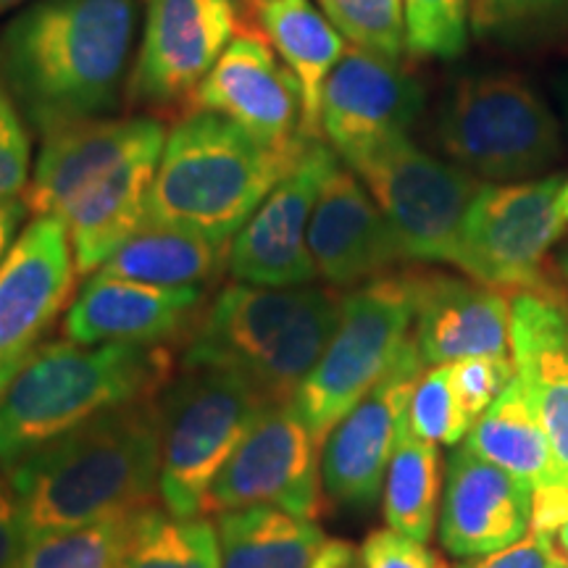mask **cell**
Wrapping results in <instances>:
<instances>
[{"label": "cell", "instance_id": "6da1fadb", "mask_svg": "<svg viewBox=\"0 0 568 568\" xmlns=\"http://www.w3.org/2000/svg\"><path fill=\"white\" fill-rule=\"evenodd\" d=\"M163 142L166 132L151 116H101L45 132L21 201L34 216L61 219L80 276L98 272L145 224Z\"/></svg>", "mask_w": 568, "mask_h": 568}, {"label": "cell", "instance_id": "7a4b0ae2", "mask_svg": "<svg viewBox=\"0 0 568 568\" xmlns=\"http://www.w3.org/2000/svg\"><path fill=\"white\" fill-rule=\"evenodd\" d=\"M6 468L30 539L151 508L161 497V397L103 410Z\"/></svg>", "mask_w": 568, "mask_h": 568}, {"label": "cell", "instance_id": "3957f363", "mask_svg": "<svg viewBox=\"0 0 568 568\" xmlns=\"http://www.w3.org/2000/svg\"><path fill=\"white\" fill-rule=\"evenodd\" d=\"M138 0H38L0 34L6 80L42 132L116 109Z\"/></svg>", "mask_w": 568, "mask_h": 568}, {"label": "cell", "instance_id": "277c9868", "mask_svg": "<svg viewBox=\"0 0 568 568\" xmlns=\"http://www.w3.org/2000/svg\"><path fill=\"white\" fill-rule=\"evenodd\" d=\"M174 372L166 345H34L0 403V464L11 466L103 410L159 397Z\"/></svg>", "mask_w": 568, "mask_h": 568}, {"label": "cell", "instance_id": "5b68a950", "mask_svg": "<svg viewBox=\"0 0 568 568\" xmlns=\"http://www.w3.org/2000/svg\"><path fill=\"white\" fill-rule=\"evenodd\" d=\"M311 140L272 148L213 111H193L163 142L145 222L230 245Z\"/></svg>", "mask_w": 568, "mask_h": 568}, {"label": "cell", "instance_id": "8992f818", "mask_svg": "<svg viewBox=\"0 0 568 568\" xmlns=\"http://www.w3.org/2000/svg\"><path fill=\"white\" fill-rule=\"evenodd\" d=\"M343 297L322 287L232 282L197 322L184 368H226L268 403L293 400L335 335Z\"/></svg>", "mask_w": 568, "mask_h": 568}, {"label": "cell", "instance_id": "52a82bcc", "mask_svg": "<svg viewBox=\"0 0 568 568\" xmlns=\"http://www.w3.org/2000/svg\"><path fill=\"white\" fill-rule=\"evenodd\" d=\"M447 159L487 182H524L564 153L550 105L516 74L466 77L450 90L437 122Z\"/></svg>", "mask_w": 568, "mask_h": 568}, {"label": "cell", "instance_id": "ba28073f", "mask_svg": "<svg viewBox=\"0 0 568 568\" xmlns=\"http://www.w3.org/2000/svg\"><path fill=\"white\" fill-rule=\"evenodd\" d=\"M272 406L245 376L226 368H187L161 397L163 508L203 516L205 497L226 460Z\"/></svg>", "mask_w": 568, "mask_h": 568}, {"label": "cell", "instance_id": "9c48e42d", "mask_svg": "<svg viewBox=\"0 0 568 568\" xmlns=\"http://www.w3.org/2000/svg\"><path fill=\"white\" fill-rule=\"evenodd\" d=\"M410 337L414 293L408 274H382L343 297L335 335L293 397L322 447L339 418L385 379Z\"/></svg>", "mask_w": 568, "mask_h": 568}, {"label": "cell", "instance_id": "30bf717a", "mask_svg": "<svg viewBox=\"0 0 568 568\" xmlns=\"http://www.w3.org/2000/svg\"><path fill=\"white\" fill-rule=\"evenodd\" d=\"M393 226L403 258L458 264L460 226L479 176L458 163L422 151L408 134H395L351 166Z\"/></svg>", "mask_w": 568, "mask_h": 568}, {"label": "cell", "instance_id": "8fae6325", "mask_svg": "<svg viewBox=\"0 0 568 568\" xmlns=\"http://www.w3.org/2000/svg\"><path fill=\"white\" fill-rule=\"evenodd\" d=\"M564 176L524 182H481L460 226L458 264L466 276L508 297L552 290L545 258L568 226L556 211Z\"/></svg>", "mask_w": 568, "mask_h": 568}, {"label": "cell", "instance_id": "7c38bea8", "mask_svg": "<svg viewBox=\"0 0 568 568\" xmlns=\"http://www.w3.org/2000/svg\"><path fill=\"white\" fill-rule=\"evenodd\" d=\"M322 493V443L293 400L272 403L211 485L203 514L274 506L316 518Z\"/></svg>", "mask_w": 568, "mask_h": 568}, {"label": "cell", "instance_id": "4fadbf2b", "mask_svg": "<svg viewBox=\"0 0 568 568\" xmlns=\"http://www.w3.org/2000/svg\"><path fill=\"white\" fill-rule=\"evenodd\" d=\"M337 163L339 155L322 140L305 145L295 166L232 237L226 268L234 280L261 287H301L314 280L308 224L316 197Z\"/></svg>", "mask_w": 568, "mask_h": 568}, {"label": "cell", "instance_id": "5bb4252c", "mask_svg": "<svg viewBox=\"0 0 568 568\" xmlns=\"http://www.w3.org/2000/svg\"><path fill=\"white\" fill-rule=\"evenodd\" d=\"M426 364L410 337L395 366L351 414L339 418L322 447V485L339 506H368L382 495L387 466L408 424V406Z\"/></svg>", "mask_w": 568, "mask_h": 568}, {"label": "cell", "instance_id": "9a60e30c", "mask_svg": "<svg viewBox=\"0 0 568 568\" xmlns=\"http://www.w3.org/2000/svg\"><path fill=\"white\" fill-rule=\"evenodd\" d=\"M243 0H148L145 30L130 74L138 103L193 95L237 34Z\"/></svg>", "mask_w": 568, "mask_h": 568}, {"label": "cell", "instance_id": "2e32d148", "mask_svg": "<svg viewBox=\"0 0 568 568\" xmlns=\"http://www.w3.org/2000/svg\"><path fill=\"white\" fill-rule=\"evenodd\" d=\"M422 103V88L397 59L351 45L324 84L322 138L351 166L385 140L408 134Z\"/></svg>", "mask_w": 568, "mask_h": 568}, {"label": "cell", "instance_id": "e0dca14e", "mask_svg": "<svg viewBox=\"0 0 568 568\" xmlns=\"http://www.w3.org/2000/svg\"><path fill=\"white\" fill-rule=\"evenodd\" d=\"M195 111L230 119L272 148H293L301 134L303 95L293 71L258 32L240 30L209 77L190 95Z\"/></svg>", "mask_w": 568, "mask_h": 568}, {"label": "cell", "instance_id": "ac0fdd59", "mask_svg": "<svg viewBox=\"0 0 568 568\" xmlns=\"http://www.w3.org/2000/svg\"><path fill=\"white\" fill-rule=\"evenodd\" d=\"M77 276L61 219L27 224L0 264V361L32 351L74 297Z\"/></svg>", "mask_w": 568, "mask_h": 568}, {"label": "cell", "instance_id": "d6986e66", "mask_svg": "<svg viewBox=\"0 0 568 568\" xmlns=\"http://www.w3.org/2000/svg\"><path fill=\"white\" fill-rule=\"evenodd\" d=\"M531 489L466 445L453 447L445 468L439 542L456 558H481L529 531Z\"/></svg>", "mask_w": 568, "mask_h": 568}, {"label": "cell", "instance_id": "ffe728a7", "mask_svg": "<svg viewBox=\"0 0 568 568\" xmlns=\"http://www.w3.org/2000/svg\"><path fill=\"white\" fill-rule=\"evenodd\" d=\"M308 251L316 276L335 287L387 274L403 251L393 226L353 169L337 163L316 197L308 224Z\"/></svg>", "mask_w": 568, "mask_h": 568}, {"label": "cell", "instance_id": "44dd1931", "mask_svg": "<svg viewBox=\"0 0 568 568\" xmlns=\"http://www.w3.org/2000/svg\"><path fill=\"white\" fill-rule=\"evenodd\" d=\"M414 293V339L426 366L474 355L510 358V297L477 280L408 274Z\"/></svg>", "mask_w": 568, "mask_h": 568}, {"label": "cell", "instance_id": "7402d4cb", "mask_svg": "<svg viewBox=\"0 0 568 568\" xmlns=\"http://www.w3.org/2000/svg\"><path fill=\"white\" fill-rule=\"evenodd\" d=\"M510 361L568 485V295L564 287L510 295Z\"/></svg>", "mask_w": 568, "mask_h": 568}, {"label": "cell", "instance_id": "603a6c76", "mask_svg": "<svg viewBox=\"0 0 568 568\" xmlns=\"http://www.w3.org/2000/svg\"><path fill=\"white\" fill-rule=\"evenodd\" d=\"M201 301L197 284L159 287L98 272L71 301L63 316V337L82 345H159L180 335L197 314Z\"/></svg>", "mask_w": 568, "mask_h": 568}, {"label": "cell", "instance_id": "cb8c5ba5", "mask_svg": "<svg viewBox=\"0 0 568 568\" xmlns=\"http://www.w3.org/2000/svg\"><path fill=\"white\" fill-rule=\"evenodd\" d=\"M274 51L301 84L305 140H322L324 84L345 53V38L311 0H268L255 9Z\"/></svg>", "mask_w": 568, "mask_h": 568}, {"label": "cell", "instance_id": "d4e9b609", "mask_svg": "<svg viewBox=\"0 0 568 568\" xmlns=\"http://www.w3.org/2000/svg\"><path fill=\"white\" fill-rule=\"evenodd\" d=\"M466 447L489 464L506 468L531 489L566 485L542 424L531 408L527 389L514 376L495 397L493 406L474 422L466 435Z\"/></svg>", "mask_w": 568, "mask_h": 568}, {"label": "cell", "instance_id": "484cf974", "mask_svg": "<svg viewBox=\"0 0 568 568\" xmlns=\"http://www.w3.org/2000/svg\"><path fill=\"white\" fill-rule=\"evenodd\" d=\"M213 527L222 568H311L326 545L316 518L274 506L224 510Z\"/></svg>", "mask_w": 568, "mask_h": 568}, {"label": "cell", "instance_id": "4316f807", "mask_svg": "<svg viewBox=\"0 0 568 568\" xmlns=\"http://www.w3.org/2000/svg\"><path fill=\"white\" fill-rule=\"evenodd\" d=\"M226 255L230 245L213 243L203 234L145 222L105 258L98 272L159 287H193L211 280L226 264Z\"/></svg>", "mask_w": 568, "mask_h": 568}, {"label": "cell", "instance_id": "83f0119b", "mask_svg": "<svg viewBox=\"0 0 568 568\" xmlns=\"http://www.w3.org/2000/svg\"><path fill=\"white\" fill-rule=\"evenodd\" d=\"M445 468L439 447L429 439L403 429L382 487V510L389 529L429 542L439 516V497L445 487Z\"/></svg>", "mask_w": 568, "mask_h": 568}, {"label": "cell", "instance_id": "f1b7e54d", "mask_svg": "<svg viewBox=\"0 0 568 568\" xmlns=\"http://www.w3.org/2000/svg\"><path fill=\"white\" fill-rule=\"evenodd\" d=\"M116 568H222L216 527L151 506Z\"/></svg>", "mask_w": 568, "mask_h": 568}, {"label": "cell", "instance_id": "f546056e", "mask_svg": "<svg viewBox=\"0 0 568 568\" xmlns=\"http://www.w3.org/2000/svg\"><path fill=\"white\" fill-rule=\"evenodd\" d=\"M148 508L30 539L21 568H116Z\"/></svg>", "mask_w": 568, "mask_h": 568}, {"label": "cell", "instance_id": "4dcf8cb0", "mask_svg": "<svg viewBox=\"0 0 568 568\" xmlns=\"http://www.w3.org/2000/svg\"><path fill=\"white\" fill-rule=\"evenodd\" d=\"M318 9L351 45L389 59L406 51V0H318Z\"/></svg>", "mask_w": 568, "mask_h": 568}, {"label": "cell", "instance_id": "1f68e13d", "mask_svg": "<svg viewBox=\"0 0 568 568\" xmlns=\"http://www.w3.org/2000/svg\"><path fill=\"white\" fill-rule=\"evenodd\" d=\"M474 422L460 406L456 387H453L450 364L429 366L416 382L408 406V429L416 437L429 439L435 445L456 447L466 439Z\"/></svg>", "mask_w": 568, "mask_h": 568}, {"label": "cell", "instance_id": "d6a6232c", "mask_svg": "<svg viewBox=\"0 0 568 568\" xmlns=\"http://www.w3.org/2000/svg\"><path fill=\"white\" fill-rule=\"evenodd\" d=\"M471 30L479 38L529 40L568 24V0H468Z\"/></svg>", "mask_w": 568, "mask_h": 568}, {"label": "cell", "instance_id": "836d02e7", "mask_svg": "<svg viewBox=\"0 0 568 568\" xmlns=\"http://www.w3.org/2000/svg\"><path fill=\"white\" fill-rule=\"evenodd\" d=\"M468 0H406V51L418 59H456L466 51Z\"/></svg>", "mask_w": 568, "mask_h": 568}, {"label": "cell", "instance_id": "e575fe53", "mask_svg": "<svg viewBox=\"0 0 568 568\" xmlns=\"http://www.w3.org/2000/svg\"><path fill=\"white\" fill-rule=\"evenodd\" d=\"M450 376L466 416L471 418V422H477V418L493 406L495 397L508 387V382L516 376V368L510 358L474 355V358L453 361Z\"/></svg>", "mask_w": 568, "mask_h": 568}, {"label": "cell", "instance_id": "d590c367", "mask_svg": "<svg viewBox=\"0 0 568 568\" xmlns=\"http://www.w3.org/2000/svg\"><path fill=\"white\" fill-rule=\"evenodd\" d=\"M32 142L9 92L0 88V201H9L30 184Z\"/></svg>", "mask_w": 568, "mask_h": 568}, {"label": "cell", "instance_id": "8d00e7d4", "mask_svg": "<svg viewBox=\"0 0 568 568\" xmlns=\"http://www.w3.org/2000/svg\"><path fill=\"white\" fill-rule=\"evenodd\" d=\"M366 568H447L445 560L426 548V542L395 529H376L361 545Z\"/></svg>", "mask_w": 568, "mask_h": 568}, {"label": "cell", "instance_id": "74e56055", "mask_svg": "<svg viewBox=\"0 0 568 568\" xmlns=\"http://www.w3.org/2000/svg\"><path fill=\"white\" fill-rule=\"evenodd\" d=\"M458 568H568V558L558 548L556 539H545L527 531L508 548L481 558H468Z\"/></svg>", "mask_w": 568, "mask_h": 568}, {"label": "cell", "instance_id": "f35d334b", "mask_svg": "<svg viewBox=\"0 0 568 568\" xmlns=\"http://www.w3.org/2000/svg\"><path fill=\"white\" fill-rule=\"evenodd\" d=\"M27 545L30 537H27L19 495L13 489L9 468L0 464V568H21Z\"/></svg>", "mask_w": 568, "mask_h": 568}, {"label": "cell", "instance_id": "ab89813d", "mask_svg": "<svg viewBox=\"0 0 568 568\" xmlns=\"http://www.w3.org/2000/svg\"><path fill=\"white\" fill-rule=\"evenodd\" d=\"M568 518V485H548L535 489L531 497L529 531L545 539H558Z\"/></svg>", "mask_w": 568, "mask_h": 568}, {"label": "cell", "instance_id": "60d3db41", "mask_svg": "<svg viewBox=\"0 0 568 568\" xmlns=\"http://www.w3.org/2000/svg\"><path fill=\"white\" fill-rule=\"evenodd\" d=\"M311 568H366L361 558V548L345 542V539H326V545L318 552Z\"/></svg>", "mask_w": 568, "mask_h": 568}, {"label": "cell", "instance_id": "b9f144b4", "mask_svg": "<svg viewBox=\"0 0 568 568\" xmlns=\"http://www.w3.org/2000/svg\"><path fill=\"white\" fill-rule=\"evenodd\" d=\"M27 205L19 197H9V201H0V264L9 255V251L17 243L21 219H24Z\"/></svg>", "mask_w": 568, "mask_h": 568}, {"label": "cell", "instance_id": "7bdbcfd3", "mask_svg": "<svg viewBox=\"0 0 568 568\" xmlns=\"http://www.w3.org/2000/svg\"><path fill=\"white\" fill-rule=\"evenodd\" d=\"M27 355H30V353L13 355V358H3V361H0V403H3V397H6V393H9L13 376L19 374V368H21V364H24Z\"/></svg>", "mask_w": 568, "mask_h": 568}, {"label": "cell", "instance_id": "ee69618b", "mask_svg": "<svg viewBox=\"0 0 568 568\" xmlns=\"http://www.w3.org/2000/svg\"><path fill=\"white\" fill-rule=\"evenodd\" d=\"M556 211H558L560 222H564V224L568 226V176H564V182H560V187H558Z\"/></svg>", "mask_w": 568, "mask_h": 568}, {"label": "cell", "instance_id": "f6af8a7d", "mask_svg": "<svg viewBox=\"0 0 568 568\" xmlns=\"http://www.w3.org/2000/svg\"><path fill=\"white\" fill-rule=\"evenodd\" d=\"M556 542H558V548L564 550V556L568 558V518H566V524H564V527H560Z\"/></svg>", "mask_w": 568, "mask_h": 568}, {"label": "cell", "instance_id": "bcb514c9", "mask_svg": "<svg viewBox=\"0 0 568 568\" xmlns=\"http://www.w3.org/2000/svg\"><path fill=\"white\" fill-rule=\"evenodd\" d=\"M558 266H560V276H564V282H566V287H568V247H566L564 253H560Z\"/></svg>", "mask_w": 568, "mask_h": 568}, {"label": "cell", "instance_id": "7dc6e473", "mask_svg": "<svg viewBox=\"0 0 568 568\" xmlns=\"http://www.w3.org/2000/svg\"><path fill=\"white\" fill-rule=\"evenodd\" d=\"M21 3H24V0H0V13L17 9V6H21Z\"/></svg>", "mask_w": 568, "mask_h": 568}, {"label": "cell", "instance_id": "c3c4849f", "mask_svg": "<svg viewBox=\"0 0 568 568\" xmlns=\"http://www.w3.org/2000/svg\"><path fill=\"white\" fill-rule=\"evenodd\" d=\"M560 95H564V113H566V126H568V82L564 84V90H560Z\"/></svg>", "mask_w": 568, "mask_h": 568}, {"label": "cell", "instance_id": "681fc988", "mask_svg": "<svg viewBox=\"0 0 568 568\" xmlns=\"http://www.w3.org/2000/svg\"><path fill=\"white\" fill-rule=\"evenodd\" d=\"M243 3H247L255 11V9H261V6H264V3H268V0H243Z\"/></svg>", "mask_w": 568, "mask_h": 568}]
</instances>
